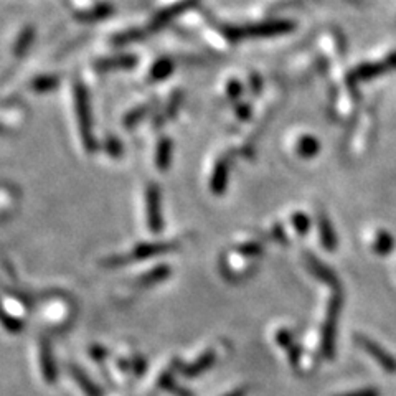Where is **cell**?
Listing matches in <instances>:
<instances>
[{
	"label": "cell",
	"instance_id": "6da1fadb",
	"mask_svg": "<svg viewBox=\"0 0 396 396\" xmlns=\"http://www.w3.org/2000/svg\"><path fill=\"white\" fill-rule=\"evenodd\" d=\"M175 248L177 243H172V241H149V243L138 244L127 254H117V256L103 259L101 264L104 267H121L127 266L132 261H144V259L162 256V254L174 251Z\"/></svg>",
	"mask_w": 396,
	"mask_h": 396
},
{
	"label": "cell",
	"instance_id": "7a4b0ae2",
	"mask_svg": "<svg viewBox=\"0 0 396 396\" xmlns=\"http://www.w3.org/2000/svg\"><path fill=\"white\" fill-rule=\"evenodd\" d=\"M220 30L228 42H240L241 38H247V36H274L288 34V31L294 30V24L288 20H272L248 27L220 25Z\"/></svg>",
	"mask_w": 396,
	"mask_h": 396
},
{
	"label": "cell",
	"instance_id": "3957f363",
	"mask_svg": "<svg viewBox=\"0 0 396 396\" xmlns=\"http://www.w3.org/2000/svg\"><path fill=\"white\" fill-rule=\"evenodd\" d=\"M342 294L337 289L327 306V316L321 332V350L325 358H334L335 355V339H337V322H339L340 311H342Z\"/></svg>",
	"mask_w": 396,
	"mask_h": 396
},
{
	"label": "cell",
	"instance_id": "277c9868",
	"mask_svg": "<svg viewBox=\"0 0 396 396\" xmlns=\"http://www.w3.org/2000/svg\"><path fill=\"white\" fill-rule=\"evenodd\" d=\"M75 109L85 149L88 150V152H94V150H96V140H94L93 135V119H91L89 99L85 86L81 83L75 85Z\"/></svg>",
	"mask_w": 396,
	"mask_h": 396
},
{
	"label": "cell",
	"instance_id": "5b68a950",
	"mask_svg": "<svg viewBox=\"0 0 396 396\" xmlns=\"http://www.w3.org/2000/svg\"><path fill=\"white\" fill-rule=\"evenodd\" d=\"M396 70V52L390 53L385 60L375 61V63H363V65L357 66L355 70L349 73L347 80L349 85H358L362 81H368L376 78V76L386 75V73Z\"/></svg>",
	"mask_w": 396,
	"mask_h": 396
},
{
	"label": "cell",
	"instance_id": "8992f818",
	"mask_svg": "<svg viewBox=\"0 0 396 396\" xmlns=\"http://www.w3.org/2000/svg\"><path fill=\"white\" fill-rule=\"evenodd\" d=\"M145 217H147L149 230L156 235L161 233L163 228L162 193L157 184H149L145 189Z\"/></svg>",
	"mask_w": 396,
	"mask_h": 396
},
{
	"label": "cell",
	"instance_id": "52a82bcc",
	"mask_svg": "<svg viewBox=\"0 0 396 396\" xmlns=\"http://www.w3.org/2000/svg\"><path fill=\"white\" fill-rule=\"evenodd\" d=\"M355 342L360 347L363 352H367L379 365L388 373H396V358L391 355L388 350H385L380 344L372 340L370 337L357 334L355 335Z\"/></svg>",
	"mask_w": 396,
	"mask_h": 396
},
{
	"label": "cell",
	"instance_id": "ba28073f",
	"mask_svg": "<svg viewBox=\"0 0 396 396\" xmlns=\"http://www.w3.org/2000/svg\"><path fill=\"white\" fill-rule=\"evenodd\" d=\"M304 259H306V267L307 271L311 272V274L316 277L317 281L324 282V284L330 286V288H334L335 291L340 289V282H339V277L334 271L330 270L329 266H325L324 263L321 261L317 256H314L312 253H306L304 254Z\"/></svg>",
	"mask_w": 396,
	"mask_h": 396
},
{
	"label": "cell",
	"instance_id": "9c48e42d",
	"mask_svg": "<svg viewBox=\"0 0 396 396\" xmlns=\"http://www.w3.org/2000/svg\"><path fill=\"white\" fill-rule=\"evenodd\" d=\"M230 180V159L220 157L213 166V172L210 175V190L215 195H223L228 189Z\"/></svg>",
	"mask_w": 396,
	"mask_h": 396
},
{
	"label": "cell",
	"instance_id": "30bf717a",
	"mask_svg": "<svg viewBox=\"0 0 396 396\" xmlns=\"http://www.w3.org/2000/svg\"><path fill=\"white\" fill-rule=\"evenodd\" d=\"M40 368H42V376L43 380L47 381L48 385H53L58 379V370H57V363H54L53 357V350L50 347L48 340L42 339L40 342Z\"/></svg>",
	"mask_w": 396,
	"mask_h": 396
},
{
	"label": "cell",
	"instance_id": "8fae6325",
	"mask_svg": "<svg viewBox=\"0 0 396 396\" xmlns=\"http://www.w3.org/2000/svg\"><path fill=\"white\" fill-rule=\"evenodd\" d=\"M217 362V352L215 350H207V352L200 355L197 360L189 363V365L182 368V375L186 376V379H197V376L203 375L205 372L210 370V368L215 365Z\"/></svg>",
	"mask_w": 396,
	"mask_h": 396
},
{
	"label": "cell",
	"instance_id": "7c38bea8",
	"mask_svg": "<svg viewBox=\"0 0 396 396\" xmlns=\"http://www.w3.org/2000/svg\"><path fill=\"white\" fill-rule=\"evenodd\" d=\"M135 65H138V58L134 54H116V57L103 58L96 61V70H132Z\"/></svg>",
	"mask_w": 396,
	"mask_h": 396
},
{
	"label": "cell",
	"instance_id": "4fadbf2b",
	"mask_svg": "<svg viewBox=\"0 0 396 396\" xmlns=\"http://www.w3.org/2000/svg\"><path fill=\"white\" fill-rule=\"evenodd\" d=\"M318 225V236H321V243L327 251H334L339 244V240H337V233L334 230V225H332L330 218L325 215V213H321L317 220Z\"/></svg>",
	"mask_w": 396,
	"mask_h": 396
},
{
	"label": "cell",
	"instance_id": "5bb4252c",
	"mask_svg": "<svg viewBox=\"0 0 396 396\" xmlns=\"http://www.w3.org/2000/svg\"><path fill=\"white\" fill-rule=\"evenodd\" d=\"M172 274V270L166 264H159V266L152 267L144 274H140L138 277V286L139 288H152V286L161 284V282L167 281Z\"/></svg>",
	"mask_w": 396,
	"mask_h": 396
},
{
	"label": "cell",
	"instance_id": "9a60e30c",
	"mask_svg": "<svg viewBox=\"0 0 396 396\" xmlns=\"http://www.w3.org/2000/svg\"><path fill=\"white\" fill-rule=\"evenodd\" d=\"M70 373H71L73 380L76 381V385L80 386L81 391H83L86 396H103V390L99 388V386L89 379L88 373H86L83 368L71 365Z\"/></svg>",
	"mask_w": 396,
	"mask_h": 396
},
{
	"label": "cell",
	"instance_id": "2e32d148",
	"mask_svg": "<svg viewBox=\"0 0 396 396\" xmlns=\"http://www.w3.org/2000/svg\"><path fill=\"white\" fill-rule=\"evenodd\" d=\"M174 70H175V65L170 58H167V57L159 58V60L152 65V68H150L149 81L150 83H159V81L167 80L168 76L174 73Z\"/></svg>",
	"mask_w": 396,
	"mask_h": 396
},
{
	"label": "cell",
	"instance_id": "e0dca14e",
	"mask_svg": "<svg viewBox=\"0 0 396 396\" xmlns=\"http://www.w3.org/2000/svg\"><path fill=\"white\" fill-rule=\"evenodd\" d=\"M172 154H174V142L168 138H162L156 147V167L167 170L172 163Z\"/></svg>",
	"mask_w": 396,
	"mask_h": 396
},
{
	"label": "cell",
	"instance_id": "ac0fdd59",
	"mask_svg": "<svg viewBox=\"0 0 396 396\" xmlns=\"http://www.w3.org/2000/svg\"><path fill=\"white\" fill-rule=\"evenodd\" d=\"M112 13V6L108 2L96 3L94 7L88 8V10H80L75 13V17L78 18L80 22H96L101 20V18H106Z\"/></svg>",
	"mask_w": 396,
	"mask_h": 396
},
{
	"label": "cell",
	"instance_id": "d6986e66",
	"mask_svg": "<svg viewBox=\"0 0 396 396\" xmlns=\"http://www.w3.org/2000/svg\"><path fill=\"white\" fill-rule=\"evenodd\" d=\"M157 386L159 388H162L163 391H167V393H170L172 396H193L192 391L177 383L175 376L172 375L170 372H163L162 375L159 376Z\"/></svg>",
	"mask_w": 396,
	"mask_h": 396
},
{
	"label": "cell",
	"instance_id": "ffe728a7",
	"mask_svg": "<svg viewBox=\"0 0 396 396\" xmlns=\"http://www.w3.org/2000/svg\"><path fill=\"white\" fill-rule=\"evenodd\" d=\"M318 150H321V142L311 134L300 135L298 144H295V152L302 159H312L314 156H317Z\"/></svg>",
	"mask_w": 396,
	"mask_h": 396
},
{
	"label": "cell",
	"instance_id": "44dd1931",
	"mask_svg": "<svg viewBox=\"0 0 396 396\" xmlns=\"http://www.w3.org/2000/svg\"><path fill=\"white\" fill-rule=\"evenodd\" d=\"M34 38H35L34 27L27 25L25 29L18 34L15 43H13V47H12V53L15 54L17 58L24 57V54L27 53V50L31 47V43H34Z\"/></svg>",
	"mask_w": 396,
	"mask_h": 396
},
{
	"label": "cell",
	"instance_id": "7402d4cb",
	"mask_svg": "<svg viewBox=\"0 0 396 396\" xmlns=\"http://www.w3.org/2000/svg\"><path fill=\"white\" fill-rule=\"evenodd\" d=\"M395 247V240L388 231H379L375 236V241H373V249H375L376 254L380 256H386V254L391 253V249Z\"/></svg>",
	"mask_w": 396,
	"mask_h": 396
},
{
	"label": "cell",
	"instance_id": "603a6c76",
	"mask_svg": "<svg viewBox=\"0 0 396 396\" xmlns=\"http://www.w3.org/2000/svg\"><path fill=\"white\" fill-rule=\"evenodd\" d=\"M58 85H60V80L57 75H42L31 81L30 86L35 93H50V91L57 89Z\"/></svg>",
	"mask_w": 396,
	"mask_h": 396
},
{
	"label": "cell",
	"instance_id": "cb8c5ba5",
	"mask_svg": "<svg viewBox=\"0 0 396 396\" xmlns=\"http://www.w3.org/2000/svg\"><path fill=\"white\" fill-rule=\"evenodd\" d=\"M150 109H152V106H150V104H140L139 108L131 109V111L124 116V121H122V122H124V127H127V129H131V127L138 126L139 122L149 115Z\"/></svg>",
	"mask_w": 396,
	"mask_h": 396
},
{
	"label": "cell",
	"instance_id": "d4e9b609",
	"mask_svg": "<svg viewBox=\"0 0 396 396\" xmlns=\"http://www.w3.org/2000/svg\"><path fill=\"white\" fill-rule=\"evenodd\" d=\"M235 251L236 254H240V256L256 258L263 253V244L256 240H248V241H243V243L236 244Z\"/></svg>",
	"mask_w": 396,
	"mask_h": 396
},
{
	"label": "cell",
	"instance_id": "484cf974",
	"mask_svg": "<svg viewBox=\"0 0 396 396\" xmlns=\"http://www.w3.org/2000/svg\"><path fill=\"white\" fill-rule=\"evenodd\" d=\"M291 223H293V228L299 236H304L309 233L311 230V218H309L304 212H295L291 217Z\"/></svg>",
	"mask_w": 396,
	"mask_h": 396
},
{
	"label": "cell",
	"instance_id": "4316f807",
	"mask_svg": "<svg viewBox=\"0 0 396 396\" xmlns=\"http://www.w3.org/2000/svg\"><path fill=\"white\" fill-rule=\"evenodd\" d=\"M274 340H276V344L279 345L281 349L286 350V352H288V350L295 344L294 342L293 330H289V329H279V330H277L276 335H274Z\"/></svg>",
	"mask_w": 396,
	"mask_h": 396
},
{
	"label": "cell",
	"instance_id": "83f0119b",
	"mask_svg": "<svg viewBox=\"0 0 396 396\" xmlns=\"http://www.w3.org/2000/svg\"><path fill=\"white\" fill-rule=\"evenodd\" d=\"M3 327L12 334H18L22 329H24V322H22L20 317L10 316V314L6 312L3 314Z\"/></svg>",
	"mask_w": 396,
	"mask_h": 396
},
{
	"label": "cell",
	"instance_id": "f1b7e54d",
	"mask_svg": "<svg viewBox=\"0 0 396 396\" xmlns=\"http://www.w3.org/2000/svg\"><path fill=\"white\" fill-rule=\"evenodd\" d=\"M89 357L93 358L94 362H104L109 357V350L103 347V345L94 344L89 347Z\"/></svg>",
	"mask_w": 396,
	"mask_h": 396
},
{
	"label": "cell",
	"instance_id": "f546056e",
	"mask_svg": "<svg viewBox=\"0 0 396 396\" xmlns=\"http://www.w3.org/2000/svg\"><path fill=\"white\" fill-rule=\"evenodd\" d=\"M104 149L111 157H119L122 154V144L121 140H117L116 138H108L106 144H104Z\"/></svg>",
	"mask_w": 396,
	"mask_h": 396
},
{
	"label": "cell",
	"instance_id": "4dcf8cb0",
	"mask_svg": "<svg viewBox=\"0 0 396 396\" xmlns=\"http://www.w3.org/2000/svg\"><path fill=\"white\" fill-rule=\"evenodd\" d=\"M131 363H132V373L134 375H144L145 370H147V360H145L144 357H140V355H135V357L131 358Z\"/></svg>",
	"mask_w": 396,
	"mask_h": 396
},
{
	"label": "cell",
	"instance_id": "1f68e13d",
	"mask_svg": "<svg viewBox=\"0 0 396 396\" xmlns=\"http://www.w3.org/2000/svg\"><path fill=\"white\" fill-rule=\"evenodd\" d=\"M241 91H243V86H241L238 81H230L228 86H226V93H228V98L236 101L241 96Z\"/></svg>",
	"mask_w": 396,
	"mask_h": 396
},
{
	"label": "cell",
	"instance_id": "d6a6232c",
	"mask_svg": "<svg viewBox=\"0 0 396 396\" xmlns=\"http://www.w3.org/2000/svg\"><path fill=\"white\" fill-rule=\"evenodd\" d=\"M272 238L276 241H279L282 244H288V236H286L284 230H282L281 223H276L274 226H272Z\"/></svg>",
	"mask_w": 396,
	"mask_h": 396
},
{
	"label": "cell",
	"instance_id": "836d02e7",
	"mask_svg": "<svg viewBox=\"0 0 396 396\" xmlns=\"http://www.w3.org/2000/svg\"><path fill=\"white\" fill-rule=\"evenodd\" d=\"M339 396H380V391L376 388H362V390H355V391H350V393L339 395Z\"/></svg>",
	"mask_w": 396,
	"mask_h": 396
},
{
	"label": "cell",
	"instance_id": "e575fe53",
	"mask_svg": "<svg viewBox=\"0 0 396 396\" xmlns=\"http://www.w3.org/2000/svg\"><path fill=\"white\" fill-rule=\"evenodd\" d=\"M236 115H238L243 121H247L249 119V116H251V108H249L248 104H240V106L236 108Z\"/></svg>",
	"mask_w": 396,
	"mask_h": 396
},
{
	"label": "cell",
	"instance_id": "d590c367",
	"mask_svg": "<svg viewBox=\"0 0 396 396\" xmlns=\"http://www.w3.org/2000/svg\"><path fill=\"white\" fill-rule=\"evenodd\" d=\"M223 396H248V388H247V386H240V388L231 390V391H228V393L223 395Z\"/></svg>",
	"mask_w": 396,
	"mask_h": 396
}]
</instances>
